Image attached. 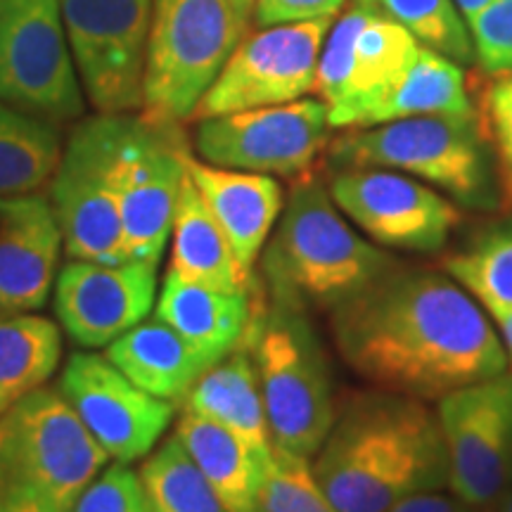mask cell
I'll use <instances>...</instances> for the list:
<instances>
[{"mask_svg": "<svg viewBox=\"0 0 512 512\" xmlns=\"http://www.w3.org/2000/svg\"><path fill=\"white\" fill-rule=\"evenodd\" d=\"M252 351L268 430L275 446L299 456H316L335 420L337 401L323 344L302 309L252 297L245 335Z\"/></svg>", "mask_w": 512, "mask_h": 512, "instance_id": "5b68a950", "label": "cell"}, {"mask_svg": "<svg viewBox=\"0 0 512 512\" xmlns=\"http://www.w3.org/2000/svg\"><path fill=\"white\" fill-rule=\"evenodd\" d=\"M126 114L83 119L62 147L50 178V204L69 259L128 261L117 188V155Z\"/></svg>", "mask_w": 512, "mask_h": 512, "instance_id": "ba28073f", "label": "cell"}, {"mask_svg": "<svg viewBox=\"0 0 512 512\" xmlns=\"http://www.w3.org/2000/svg\"><path fill=\"white\" fill-rule=\"evenodd\" d=\"M83 93L98 114L143 110L152 0H60Z\"/></svg>", "mask_w": 512, "mask_h": 512, "instance_id": "8fae6325", "label": "cell"}, {"mask_svg": "<svg viewBox=\"0 0 512 512\" xmlns=\"http://www.w3.org/2000/svg\"><path fill=\"white\" fill-rule=\"evenodd\" d=\"M448 489L470 510L496 512L512 486V373L467 384L439 399Z\"/></svg>", "mask_w": 512, "mask_h": 512, "instance_id": "7c38bea8", "label": "cell"}, {"mask_svg": "<svg viewBox=\"0 0 512 512\" xmlns=\"http://www.w3.org/2000/svg\"><path fill=\"white\" fill-rule=\"evenodd\" d=\"M491 3H494V0H456L458 10L463 12V17L467 19V22H470V19H475L482 10L489 8Z\"/></svg>", "mask_w": 512, "mask_h": 512, "instance_id": "f35d334b", "label": "cell"}, {"mask_svg": "<svg viewBox=\"0 0 512 512\" xmlns=\"http://www.w3.org/2000/svg\"><path fill=\"white\" fill-rule=\"evenodd\" d=\"M432 114L470 117V114H477V110L467 93L463 67L420 46L408 72L401 76L392 93L368 114L361 128L396 119L432 117Z\"/></svg>", "mask_w": 512, "mask_h": 512, "instance_id": "484cf974", "label": "cell"}, {"mask_svg": "<svg viewBox=\"0 0 512 512\" xmlns=\"http://www.w3.org/2000/svg\"><path fill=\"white\" fill-rule=\"evenodd\" d=\"M332 22L273 24L242 36L197 105L195 119L285 105L316 93L320 48Z\"/></svg>", "mask_w": 512, "mask_h": 512, "instance_id": "4fadbf2b", "label": "cell"}, {"mask_svg": "<svg viewBox=\"0 0 512 512\" xmlns=\"http://www.w3.org/2000/svg\"><path fill=\"white\" fill-rule=\"evenodd\" d=\"M328 152L339 169L401 171L446 192L467 209H494L501 200L494 155L479 114H432L344 128Z\"/></svg>", "mask_w": 512, "mask_h": 512, "instance_id": "277c9868", "label": "cell"}, {"mask_svg": "<svg viewBox=\"0 0 512 512\" xmlns=\"http://www.w3.org/2000/svg\"><path fill=\"white\" fill-rule=\"evenodd\" d=\"M185 174L233 247L247 273L254 275L268 238L285 207L283 185L275 176L223 169L183 152Z\"/></svg>", "mask_w": 512, "mask_h": 512, "instance_id": "d6986e66", "label": "cell"}, {"mask_svg": "<svg viewBox=\"0 0 512 512\" xmlns=\"http://www.w3.org/2000/svg\"><path fill=\"white\" fill-rule=\"evenodd\" d=\"M230 3H233V8H235V12H238V17L249 27V22H252L254 0H230Z\"/></svg>", "mask_w": 512, "mask_h": 512, "instance_id": "ab89813d", "label": "cell"}, {"mask_svg": "<svg viewBox=\"0 0 512 512\" xmlns=\"http://www.w3.org/2000/svg\"><path fill=\"white\" fill-rule=\"evenodd\" d=\"M157 302V266L147 261L69 259L55 278L60 328L83 349H105L136 328Z\"/></svg>", "mask_w": 512, "mask_h": 512, "instance_id": "e0dca14e", "label": "cell"}, {"mask_svg": "<svg viewBox=\"0 0 512 512\" xmlns=\"http://www.w3.org/2000/svg\"><path fill=\"white\" fill-rule=\"evenodd\" d=\"M313 475L337 512H387L401 498L448 486V453L439 415L406 394H349Z\"/></svg>", "mask_w": 512, "mask_h": 512, "instance_id": "7a4b0ae2", "label": "cell"}, {"mask_svg": "<svg viewBox=\"0 0 512 512\" xmlns=\"http://www.w3.org/2000/svg\"><path fill=\"white\" fill-rule=\"evenodd\" d=\"M344 5L347 0H254L252 19L256 27L335 19Z\"/></svg>", "mask_w": 512, "mask_h": 512, "instance_id": "e575fe53", "label": "cell"}, {"mask_svg": "<svg viewBox=\"0 0 512 512\" xmlns=\"http://www.w3.org/2000/svg\"><path fill=\"white\" fill-rule=\"evenodd\" d=\"M169 271L190 283L230 294H256V280L235 256L233 247L185 174L171 226Z\"/></svg>", "mask_w": 512, "mask_h": 512, "instance_id": "cb8c5ba5", "label": "cell"}, {"mask_svg": "<svg viewBox=\"0 0 512 512\" xmlns=\"http://www.w3.org/2000/svg\"><path fill=\"white\" fill-rule=\"evenodd\" d=\"M382 15L394 19L418 46L448 57L458 64L475 60L470 24L456 0H368Z\"/></svg>", "mask_w": 512, "mask_h": 512, "instance_id": "4dcf8cb0", "label": "cell"}, {"mask_svg": "<svg viewBox=\"0 0 512 512\" xmlns=\"http://www.w3.org/2000/svg\"><path fill=\"white\" fill-rule=\"evenodd\" d=\"M491 136L512 174V72L498 74L484 98Z\"/></svg>", "mask_w": 512, "mask_h": 512, "instance_id": "d590c367", "label": "cell"}, {"mask_svg": "<svg viewBox=\"0 0 512 512\" xmlns=\"http://www.w3.org/2000/svg\"><path fill=\"white\" fill-rule=\"evenodd\" d=\"M57 392L114 463L133 465L147 458L174 425L176 403L143 392L95 351L67 358Z\"/></svg>", "mask_w": 512, "mask_h": 512, "instance_id": "9a60e30c", "label": "cell"}, {"mask_svg": "<svg viewBox=\"0 0 512 512\" xmlns=\"http://www.w3.org/2000/svg\"><path fill=\"white\" fill-rule=\"evenodd\" d=\"M444 268L491 318L512 311V226L489 230L448 256Z\"/></svg>", "mask_w": 512, "mask_h": 512, "instance_id": "f546056e", "label": "cell"}, {"mask_svg": "<svg viewBox=\"0 0 512 512\" xmlns=\"http://www.w3.org/2000/svg\"><path fill=\"white\" fill-rule=\"evenodd\" d=\"M339 356L375 389L439 401L508 370L501 337L448 273L396 264L330 311Z\"/></svg>", "mask_w": 512, "mask_h": 512, "instance_id": "6da1fadb", "label": "cell"}, {"mask_svg": "<svg viewBox=\"0 0 512 512\" xmlns=\"http://www.w3.org/2000/svg\"><path fill=\"white\" fill-rule=\"evenodd\" d=\"M60 252L62 233L48 197H0V316L46 306Z\"/></svg>", "mask_w": 512, "mask_h": 512, "instance_id": "ac0fdd59", "label": "cell"}, {"mask_svg": "<svg viewBox=\"0 0 512 512\" xmlns=\"http://www.w3.org/2000/svg\"><path fill=\"white\" fill-rule=\"evenodd\" d=\"M328 107L318 98L200 119L195 152L202 162L252 174L299 178L330 145Z\"/></svg>", "mask_w": 512, "mask_h": 512, "instance_id": "30bf717a", "label": "cell"}, {"mask_svg": "<svg viewBox=\"0 0 512 512\" xmlns=\"http://www.w3.org/2000/svg\"><path fill=\"white\" fill-rule=\"evenodd\" d=\"M463 512H477V510H470V508H465V510H463Z\"/></svg>", "mask_w": 512, "mask_h": 512, "instance_id": "7bdbcfd3", "label": "cell"}, {"mask_svg": "<svg viewBox=\"0 0 512 512\" xmlns=\"http://www.w3.org/2000/svg\"><path fill=\"white\" fill-rule=\"evenodd\" d=\"M261 512H337L313 475L311 458L275 446L264 465L259 489Z\"/></svg>", "mask_w": 512, "mask_h": 512, "instance_id": "1f68e13d", "label": "cell"}, {"mask_svg": "<svg viewBox=\"0 0 512 512\" xmlns=\"http://www.w3.org/2000/svg\"><path fill=\"white\" fill-rule=\"evenodd\" d=\"M494 320L498 325L496 332H498V337H501L505 356H508V363L512 366V311L498 313V316H494Z\"/></svg>", "mask_w": 512, "mask_h": 512, "instance_id": "74e56055", "label": "cell"}, {"mask_svg": "<svg viewBox=\"0 0 512 512\" xmlns=\"http://www.w3.org/2000/svg\"><path fill=\"white\" fill-rule=\"evenodd\" d=\"M181 133L176 124L126 114L117 155L121 238L126 259L159 266L171 238L185 178Z\"/></svg>", "mask_w": 512, "mask_h": 512, "instance_id": "5bb4252c", "label": "cell"}, {"mask_svg": "<svg viewBox=\"0 0 512 512\" xmlns=\"http://www.w3.org/2000/svg\"><path fill=\"white\" fill-rule=\"evenodd\" d=\"M183 408L233 432L256 458H271L273 439L249 344L242 342L192 384Z\"/></svg>", "mask_w": 512, "mask_h": 512, "instance_id": "44dd1931", "label": "cell"}, {"mask_svg": "<svg viewBox=\"0 0 512 512\" xmlns=\"http://www.w3.org/2000/svg\"><path fill=\"white\" fill-rule=\"evenodd\" d=\"M62 339L53 320L38 313L0 316V418L60 368Z\"/></svg>", "mask_w": 512, "mask_h": 512, "instance_id": "4316f807", "label": "cell"}, {"mask_svg": "<svg viewBox=\"0 0 512 512\" xmlns=\"http://www.w3.org/2000/svg\"><path fill=\"white\" fill-rule=\"evenodd\" d=\"M0 102L48 121L83 114L60 0H0Z\"/></svg>", "mask_w": 512, "mask_h": 512, "instance_id": "9c48e42d", "label": "cell"}, {"mask_svg": "<svg viewBox=\"0 0 512 512\" xmlns=\"http://www.w3.org/2000/svg\"><path fill=\"white\" fill-rule=\"evenodd\" d=\"M396 264L392 254L356 233L328 185L311 171L294 178L261 256L268 299L328 313Z\"/></svg>", "mask_w": 512, "mask_h": 512, "instance_id": "3957f363", "label": "cell"}, {"mask_svg": "<svg viewBox=\"0 0 512 512\" xmlns=\"http://www.w3.org/2000/svg\"><path fill=\"white\" fill-rule=\"evenodd\" d=\"M467 24L479 67L494 76L512 72V0H494Z\"/></svg>", "mask_w": 512, "mask_h": 512, "instance_id": "836d02e7", "label": "cell"}, {"mask_svg": "<svg viewBox=\"0 0 512 512\" xmlns=\"http://www.w3.org/2000/svg\"><path fill=\"white\" fill-rule=\"evenodd\" d=\"M107 463L62 394L46 384L0 418V512H69Z\"/></svg>", "mask_w": 512, "mask_h": 512, "instance_id": "8992f818", "label": "cell"}, {"mask_svg": "<svg viewBox=\"0 0 512 512\" xmlns=\"http://www.w3.org/2000/svg\"><path fill=\"white\" fill-rule=\"evenodd\" d=\"M174 437L197 465V470L214 486L230 512H261L259 489L264 477V460L242 444L233 432L202 415L183 408L174 422Z\"/></svg>", "mask_w": 512, "mask_h": 512, "instance_id": "d4e9b609", "label": "cell"}, {"mask_svg": "<svg viewBox=\"0 0 512 512\" xmlns=\"http://www.w3.org/2000/svg\"><path fill=\"white\" fill-rule=\"evenodd\" d=\"M496 512H512V486L508 491H505L501 503H498V510Z\"/></svg>", "mask_w": 512, "mask_h": 512, "instance_id": "60d3db41", "label": "cell"}, {"mask_svg": "<svg viewBox=\"0 0 512 512\" xmlns=\"http://www.w3.org/2000/svg\"><path fill=\"white\" fill-rule=\"evenodd\" d=\"M354 3H368V0H354Z\"/></svg>", "mask_w": 512, "mask_h": 512, "instance_id": "b9f144b4", "label": "cell"}, {"mask_svg": "<svg viewBox=\"0 0 512 512\" xmlns=\"http://www.w3.org/2000/svg\"><path fill=\"white\" fill-rule=\"evenodd\" d=\"M418 41L380 10L358 31L342 91L328 107L332 128H361L418 55Z\"/></svg>", "mask_w": 512, "mask_h": 512, "instance_id": "ffe728a7", "label": "cell"}, {"mask_svg": "<svg viewBox=\"0 0 512 512\" xmlns=\"http://www.w3.org/2000/svg\"><path fill=\"white\" fill-rule=\"evenodd\" d=\"M332 202L375 245L403 252L446 247L460 211L432 185L392 169H337L328 183Z\"/></svg>", "mask_w": 512, "mask_h": 512, "instance_id": "2e32d148", "label": "cell"}, {"mask_svg": "<svg viewBox=\"0 0 512 512\" xmlns=\"http://www.w3.org/2000/svg\"><path fill=\"white\" fill-rule=\"evenodd\" d=\"M105 356L143 392L171 403H183L192 384L214 366V361L157 316L145 318L114 339L105 347Z\"/></svg>", "mask_w": 512, "mask_h": 512, "instance_id": "603a6c76", "label": "cell"}, {"mask_svg": "<svg viewBox=\"0 0 512 512\" xmlns=\"http://www.w3.org/2000/svg\"><path fill=\"white\" fill-rule=\"evenodd\" d=\"M245 34L230 0H152L143 117L164 124L195 117Z\"/></svg>", "mask_w": 512, "mask_h": 512, "instance_id": "52a82bcc", "label": "cell"}, {"mask_svg": "<svg viewBox=\"0 0 512 512\" xmlns=\"http://www.w3.org/2000/svg\"><path fill=\"white\" fill-rule=\"evenodd\" d=\"M467 505L453 494L444 491H420V494L401 498L399 503L392 505L387 512H463Z\"/></svg>", "mask_w": 512, "mask_h": 512, "instance_id": "8d00e7d4", "label": "cell"}, {"mask_svg": "<svg viewBox=\"0 0 512 512\" xmlns=\"http://www.w3.org/2000/svg\"><path fill=\"white\" fill-rule=\"evenodd\" d=\"M60 157L55 121L0 102V197L34 195L53 178Z\"/></svg>", "mask_w": 512, "mask_h": 512, "instance_id": "83f0119b", "label": "cell"}, {"mask_svg": "<svg viewBox=\"0 0 512 512\" xmlns=\"http://www.w3.org/2000/svg\"><path fill=\"white\" fill-rule=\"evenodd\" d=\"M69 512H152L140 475L126 463H107Z\"/></svg>", "mask_w": 512, "mask_h": 512, "instance_id": "d6a6232c", "label": "cell"}, {"mask_svg": "<svg viewBox=\"0 0 512 512\" xmlns=\"http://www.w3.org/2000/svg\"><path fill=\"white\" fill-rule=\"evenodd\" d=\"M252 297L190 283L166 271L155 316L216 363L245 339L252 320Z\"/></svg>", "mask_w": 512, "mask_h": 512, "instance_id": "7402d4cb", "label": "cell"}, {"mask_svg": "<svg viewBox=\"0 0 512 512\" xmlns=\"http://www.w3.org/2000/svg\"><path fill=\"white\" fill-rule=\"evenodd\" d=\"M138 475L152 512H230L176 437L164 439Z\"/></svg>", "mask_w": 512, "mask_h": 512, "instance_id": "f1b7e54d", "label": "cell"}]
</instances>
